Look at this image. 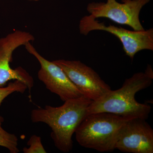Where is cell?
Returning <instances> with one entry per match:
<instances>
[{
    "instance_id": "9",
    "label": "cell",
    "mask_w": 153,
    "mask_h": 153,
    "mask_svg": "<svg viewBox=\"0 0 153 153\" xmlns=\"http://www.w3.org/2000/svg\"><path fill=\"white\" fill-rule=\"evenodd\" d=\"M115 149L125 153H153L152 128L144 119L129 120L121 128Z\"/></svg>"
},
{
    "instance_id": "2",
    "label": "cell",
    "mask_w": 153,
    "mask_h": 153,
    "mask_svg": "<svg viewBox=\"0 0 153 153\" xmlns=\"http://www.w3.org/2000/svg\"><path fill=\"white\" fill-rule=\"evenodd\" d=\"M153 79L152 68L149 65L144 72H137L126 79L119 89L110 90L100 98L92 101L88 108L87 114L107 112L128 118L146 120L151 112V106L139 103L135 97L137 92L149 87Z\"/></svg>"
},
{
    "instance_id": "8",
    "label": "cell",
    "mask_w": 153,
    "mask_h": 153,
    "mask_svg": "<svg viewBox=\"0 0 153 153\" xmlns=\"http://www.w3.org/2000/svg\"><path fill=\"white\" fill-rule=\"evenodd\" d=\"M62 68L82 95L94 101L111 90L97 72L79 60L53 61Z\"/></svg>"
},
{
    "instance_id": "13",
    "label": "cell",
    "mask_w": 153,
    "mask_h": 153,
    "mask_svg": "<svg viewBox=\"0 0 153 153\" xmlns=\"http://www.w3.org/2000/svg\"><path fill=\"white\" fill-rule=\"evenodd\" d=\"M32 1H38V0H32Z\"/></svg>"
},
{
    "instance_id": "1",
    "label": "cell",
    "mask_w": 153,
    "mask_h": 153,
    "mask_svg": "<svg viewBox=\"0 0 153 153\" xmlns=\"http://www.w3.org/2000/svg\"><path fill=\"white\" fill-rule=\"evenodd\" d=\"M92 101L82 96L65 101L61 106L46 105L44 108L33 109L31 120L49 126L55 146L63 153H68L73 148L72 136L87 115Z\"/></svg>"
},
{
    "instance_id": "10",
    "label": "cell",
    "mask_w": 153,
    "mask_h": 153,
    "mask_svg": "<svg viewBox=\"0 0 153 153\" xmlns=\"http://www.w3.org/2000/svg\"><path fill=\"white\" fill-rule=\"evenodd\" d=\"M3 121L0 120V146L7 149L11 153H18V138L13 134L6 131L2 127Z\"/></svg>"
},
{
    "instance_id": "11",
    "label": "cell",
    "mask_w": 153,
    "mask_h": 153,
    "mask_svg": "<svg viewBox=\"0 0 153 153\" xmlns=\"http://www.w3.org/2000/svg\"><path fill=\"white\" fill-rule=\"evenodd\" d=\"M27 89V85L20 80H15L9 82L7 86L0 87V105L4 100L14 92L23 94ZM0 120L4 121V118L0 115Z\"/></svg>"
},
{
    "instance_id": "4",
    "label": "cell",
    "mask_w": 153,
    "mask_h": 153,
    "mask_svg": "<svg viewBox=\"0 0 153 153\" xmlns=\"http://www.w3.org/2000/svg\"><path fill=\"white\" fill-rule=\"evenodd\" d=\"M79 33L86 36L93 31L100 30L111 33L117 37L121 42L127 56L132 60L137 53L143 50H153V29L130 31L123 28L99 22L91 15L85 16L79 21Z\"/></svg>"
},
{
    "instance_id": "6",
    "label": "cell",
    "mask_w": 153,
    "mask_h": 153,
    "mask_svg": "<svg viewBox=\"0 0 153 153\" xmlns=\"http://www.w3.org/2000/svg\"><path fill=\"white\" fill-rule=\"evenodd\" d=\"M30 33L17 30L0 38V87H4L10 80H18L27 85L29 91L34 86L33 77L21 67L13 69L10 66L13 54L17 48L34 40Z\"/></svg>"
},
{
    "instance_id": "5",
    "label": "cell",
    "mask_w": 153,
    "mask_h": 153,
    "mask_svg": "<svg viewBox=\"0 0 153 153\" xmlns=\"http://www.w3.org/2000/svg\"><path fill=\"white\" fill-rule=\"evenodd\" d=\"M150 0H107L105 2L89 3L87 10L95 19L106 18L120 25L128 26L134 30H144L140 20L143 7Z\"/></svg>"
},
{
    "instance_id": "3",
    "label": "cell",
    "mask_w": 153,
    "mask_h": 153,
    "mask_svg": "<svg viewBox=\"0 0 153 153\" xmlns=\"http://www.w3.org/2000/svg\"><path fill=\"white\" fill-rule=\"evenodd\" d=\"M130 119L110 113L87 114L75 131L76 141L87 149L112 152L121 128Z\"/></svg>"
},
{
    "instance_id": "7",
    "label": "cell",
    "mask_w": 153,
    "mask_h": 153,
    "mask_svg": "<svg viewBox=\"0 0 153 153\" xmlns=\"http://www.w3.org/2000/svg\"><path fill=\"white\" fill-rule=\"evenodd\" d=\"M25 46L28 52L39 61L41 68L38 72V78L47 89L64 102L83 96L60 66L42 57L30 42Z\"/></svg>"
},
{
    "instance_id": "12",
    "label": "cell",
    "mask_w": 153,
    "mask_h": 153,
    "mask_svg": "<svg viewBox=\"0 0 153 153\" xmlns=\"http://www.w3.org/2000/svg\"><path fill=\"white\" fill-rule=\"evenodd\" d=\"M29 147L23 148L24 153H46V150L42 143L41 137L33 135L28 141Z\"/></svg>"
}]
</instances>
